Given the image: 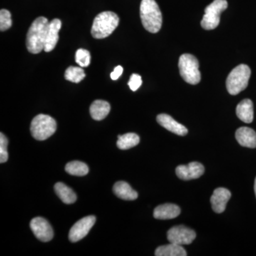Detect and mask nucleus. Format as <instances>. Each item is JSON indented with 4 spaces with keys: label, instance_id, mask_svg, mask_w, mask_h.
<instances>
[{
    "label": "nucleus",
    "instance_id": "1",
    "mask_svg": "<svg viewBox=\"0 0 256 256\" xmlns=\"http://www.w3.org/2000/svg\"><path fill=\"white\" fill-rule=\"evenodd\" d=\"M50 22L46 18H36L28 28L26 44L30 53L36 54L44 50Z\"/></svg>",
    "mask_w": 256,
    "mask_h": 256
},
{
    "label": "nucleus",
    "instance_id": "2",
    "mask_svg": "<svg viewBox=\"0 0 256 256\" xmlns=\"http://www.w3.org/2000/svg\"><path fill=\"white\" fill-rule=\"evenodd\" d=\"M140 18L143 26L146 31L153 34L160 31L162 24V15L154 0H142Z\"/></svg>",
    "mask_w": 256,
    "mask_h": 256
},
{
    "label": "nucleus",
    "instance_id": "3",
    "mask_svg": "<svg viewBox=\"0 0 256 256\" xmlns=\"http://www.w3.org/2000/svg\"><path fill=\"white\" fill-rule=\"evenodd\" d=\"M119 18L112 12H102L96 16L92 28V37L98 40L110 36L119 24Z\"/></svg>",
    "mask_w": 256,
    "mask_h": 256
},
{
    "label": "nucleus",
    "instance_id": "4",
    "mask_svg": "<svg viewBox=\"0 0 256 256\" xmlns=\"http://www.w3.org/2000/svg\"><path fill=\"white\" fill-rule=\"evenodd\" d=\"M252 70L248 66L240 64L229 74L226 80L227 90L230 95L236 96L246 88Z\"/></svg>",
    "mask_w": 256,
    "mask_h": 256
},
{
    "label": "nucleus",
    "instance_id": "5",
    "mask_svg": "<svg viewBox=\"0 0 256 256\" xmlns=\"http://www.w3.org/2000/svg\"><path fill=\"white\" fill-rule=\"evenodd\" d=\"M56 122L48 114H40L32 120L30 130L33 138L42 141L48 139L56 130Z\"/></svg>",
    "mask_w": 256,
    "mask_h": 256
},
{
    "label": "nucleus",
    "instance_id": "6",
    "mask_svg": "<svg viewBox=\"0 0 256 256\" xmlns=\"http://www.w3.org/2000/svg\"><path fill=\"white\" fill-rule=\"evenodd\" d=\"M200 64L194 56L184 54L178 60L180 73L184 80L192 85H196L201 80Z\"/></svg>",
    "mask_w": 256,
    "mask_h": 256
},
{
    "label": "nucleus",
    "instance_id": "7",
    "mask_svg": "<svg viewBox=\"0 0 256 256\" xmlns=\"http://www.w3.org/2000/svg\"><path fill=\"white\" fill-rule=\"evenodd\" d=\"M228 8L226 0H214L205 9V14L202 18V28L206 30H214L220 23V14Z\"/></svg>",
    "mask_w": 256,
    "mask_h": 256
},
{
    "label": "nucleus",
    "instance_id": "8",
    "mask_svg": "<svg viewBox=\"0 0 256 256\" xmlns=\"http://www.w3.org/2000/svg\"><path fill=\"white\" fill-rule=\"evenodd\" d=\"M195 238L196 233L192 229L182 225L172 227L168 232V240L178 245H188Z\"/></svg>",
    "mask_w": 256,
    "mask_h": 256
},
{
    "label": "nucleus",
    "instance_id": "9",
    "mask_svg": "<svg viewBox=\"0 0 256 256\" xmlns=\"http://www.w3.org/2000/svg\"><path fill=\"white\" fill-rule=\"evenodd\" d=\"M96 217L88 216L84 217L74 224L69 232V240L72 242H77L86 236L90 229L96 223Z\"/></svg>",
    "mask_w": 256,
    "mask_h": 256
},
{
    "label": "nucleus",
    "instance_id": "10",
    "mask_svg": "<svg viewBox=\"0 0 256 256\" xmlns=\"http://www.w3.org/2000/svg\"><path fill=\"white\" fill-rule=\"evenodd\" d=\"M30 228L38 240L48 242L53 238L54 230L52 226L45 218L36 217L30 222Z\"/></svg>",
    "mask_w": 256,
    "mask_h": 256
},
{
    "label": "nucleus",
    "instance_id": "11",
    "mask_svg": "<svg viewBox=\"0 0 256 256\" xmlns=\"http://www.w3.org/2000/svg\"><path fill=\"white\" fill-rule=\"evenodd\" d=\"M204 173V168L197 162H190L188 165H180L176 168V174L183 180H191L200 178Z\"/></svg>",
    "mask_w": 256,
    "mask_h": 256
},
{
    "label": "nucleus",
    "instance_id": "12",
    "mask_svg": "<svg viewBox=\"0 0 256 256\" xmlns=\"http://www.w3.org/2000/svg\"><path fill=\"white\" fill-rule=\"evenodd\" d=\"M230 196L232 193L227 188H220L215 190L210 197V204L214 212L217 214L224 212Z\"/></svg>",
    "mask_w": 256,
    "mask_h": 256
},
{
    "label": "nucleus",
    "instance_id": "13",
    "mask_svg": "<svg viewBox=\"0 0 256 256\" xmlns=\"http://www.w3.org/2000/svg\"><path fill=\"white\" fill-rule=\"evenodd\" d=\"M156 121L165 129L174 133L178 136H184L188 133V130L183 124H178L168 114H160L156 117Z\"/></svg>",
    "mask_w": 256,
    "mask_h": 256
},
{
    "label": "nucleus",
    "instance_id": "14",
    "mask_svg": "<svg viewBox=\"0 0 256 256\" xmlns=\"http://www.w3.org/2000/svg\"><path fill=\"white\" fill-rule=\"evenodd\" d=\"M62 28V21L58 18H54L50 22L47 32L46 44H45L44 52H50L54 50L58 42V32Z\"/></svg>",
    "mask_w": 256,
    "mask_h": 256
},
{
    "label": "nucleus",
    "instance_id": "15",
    "mask_svg": "<svg viewBox=\"0 0 256 256\" xmlns=\"http://www.w3.org/2000/svg\"><path fill=\"white\" fill-rule=\"evenodd\" d=\"M181 213L180 207L173 204H164L156 207L154 210V218L156 220H172L176 218Z\"/></svg>",
    "mask_w": 256,
    "mask_h": 256
},
{
    "label": "nucleus",
    "instance_id": "16",
    "mask_svg": "<svg viewBox=\"0 0 256 256\" xmlns=\"http://www.w3.org/2000/svg\"><path fill=\"white\" fill-rule=\"evenodd\" d=\"M236 138L240 146L248 148H256V132L252 128L242 127L236 132Z\"/></svg>",
    "mask_w": 256,
    "mask_h": 256
},
{
    "label": "nucleus",
    "instance_id": "17",
    "mask_svg": "<svg viewBox=\"0 0 256 256\" xmlns=\"http://www.w3.org/2000/svg\"><path fill=\"white\" fill-rule=\"evenodd\" d=\"M236 114L239 119L246 124H250L254 120V104L250 99H244L236 107Z\"/></svg>",
    "mask_w": 256,
    "mask_h": 256
},
{
    "label": "nucleus",
    "instance_id": "18",
    "mask_svg": "<svg viewBox=\"0 0 256 256\" xmlns=\"http://www.w3.org/2000/svg\"><path fill=\"white\" fill-rule=\"evenodd\" d=\"M114 192L118 198L127 201H133L138 198L137 192L132 190L129 184L126 182H118L114 184Z\"/></svg>",
    "mask_w": 256,
    "mask_h": 256
},
{
    "label": "nucleus",
    "instance_id": "19",
    "mask_svg": "<svg viewBox=\"0 0 256 256\" xmlns=\"http://www.w3.org/2000/svg\"><path fill=\"white\" fill-rule=\"evenodd\" d=\"M110 111V106L107 101L96 100L90 107V114L92 118L100 121L105 119Z\"/></svg>",
    "mask_w": 256,
    "mask_h": 256
},
{
    "label": "nucleus",
    "instance_id": "20",
    "mask_svg": "<svg viewBox=\"0 0 256 256\" xmlns=\"http://www.w3.org/2000/svg\"><path fill=\"white\" fill-rule=\"evenodd\" d=\"M156 256H186V250L182 246L170 242L168 245L161 246L156 249Z\"/></svg>",
    "mask_w": 256,
    "mask_h": 256
},
{
    "label": "nucleus",
    "instance_id": "21",
    "mask_svg": "<svg viewBox=\"0 0 256 256\" xmlns=\"http://www.w3.org/2000/svg\"><path fill=\"white\" fill-rule=\"evenodd\" d=\"M54 190L56 194L64 204H70L76 201L77 196L75 192L66 186L65 184L62 182L56 184Z\"/></svg>",
    "mask_w": 256,
    "mask_h": 256
},
{
    "label": "nucleus",
    "instance_id": "22",
    "mask_svg": "<svg viewBox=\"0 0 256 256\" xmlns=\"http://www.w3.org/2000/svg\"><path fill=\"white\" fill-rule=\"evenodd\" d=\"M117 146L119 149L126 150L130 149L139 144L140 137L136 133L130 132L126 134L118 136Z\"/></svg>",
    "mask_w": 256,
    "mask_h": 256
},
{
    "label": "nucleus",
    "instance_id": "23",
    "mask_svg": "<svg viewBox=\"0 0 256 256\" xmlns=\"http://www.w3.org/2000/svg\"><path fill=\"white\" fill-rule=\"evenodd\" d=\"M65 170L69 174L82 176L88 173L89 168L86 164L82 162L73 161L66 165Z\"/></svg>",
    "mask_w": 256,
    "mask_h": 256
},
{
    "label": "nucleus",
    "instance_id": "24",
    "mask_svg": "<svg viewBox=\"0 0 256 256\" xmlns=\"http://www.w3.org/2000/svg\"><path fill=\"white\" fill-rule=\"evenodd\" d=\"M86 74L82 67L70 66L66 70L65 78L69 82L78 84L84 80Z\"/></svg>",
    "mask_w": 256,
    "mask_h": 256
},
{
    "label": "nucleus",
    "instance_id": "25",
    "mask_svg": "<svg viewBox=\"0 0 256 256\" xmlns=\"http://www.w3.org/2000/svg\"><path fill=\"white\" fill-rule=\"evenodd\" d=\"M76 62L82 68L88 66L90 63V52L84 48H79L76 52Z\"/></svg>",
    "mask_w": 256,
    "mask_h": 256
},
{
    "label": "nucleus",
    "instance_id": "26",
    "mask_svg": "<svg viewBox=\"0 0 256 256\" xmlns=\"http://www.w3.org/2000/svg\"><path fill=\"white\" fill-rule=\"evenodd\" d=\"M12 25L11 13L8 10L2 9L0 11V30L2 32L9 30Z\"/></svg>",
    "mask_w": 256,
    "mask_h": 256
},
{
    "label": "nucleus",
    "instance_id": "27",
    "mask_svg": "<svg viewBox=\"0 0 256 256\" xmlns=\"http://www.w3.org/2000/svg\"><path fill=\"white\" fill-rule=\"evenodd\" d=\"M8 140L2 132L0 133V163L8 161L9 154L8 152Z\"/></svg>",
    "mask_w": 256,
    "mask_h": 256
},
{
    "label": "nucleus",
    "instance_id": "28",
    "mask_svg": "<svg viewBox=\"0 0 256 256\" xmlns=\"http://www.w3.org/2000/svg\"><path fill=\"white\" fill-rule=\"evenodd\" d=\"M142 84V78H141L140 76L134 74L131 76L129 82H128V86H129L131 90L136 92L141 86Z\"/></svg>",
    "mask_w": 256,
    "mask_h": 256
},
{
    "label": "nucleus",
    "instance_id": "29",
    "mask_svg": "<svg viewBox=\"0 0 256 256\" xmlns=\"http://www.w3.org/2000/svg\"><path fill=\"white\" fill-rule=\"evenodd\" d=\"M124 72V68L121 66H118L114 68V72L110 74V78L112 80H116L120 78Z\"/></svg>",
    "mask_w": 256,
    "mask_h": 256
},
{
    "label": "nucleus",
    "instance_id": "30",
    "mask_svg": "<svg viewBox=\"0 0 256 256\" xmlns=\"http://www.w3.org/2000/svg\"><path fill=\"white\" fill-rule=\"evenodd\" d=\"M254 191H255L256 196V178L255 180V184H254Z\"/></svg>",
    "mask_w": 256,
    "mask_h": 256
}]
</instances>
